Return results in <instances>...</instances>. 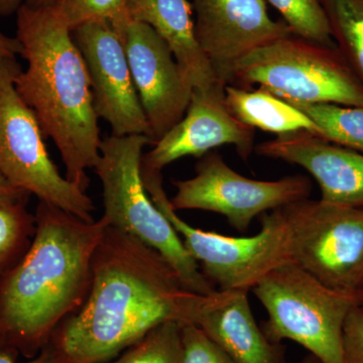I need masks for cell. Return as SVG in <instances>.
Here are the masks:
<instances>
[{
	"label": "cell",
	"mask_w": 363,
	"mask_h": 363,
	"mask_svg": "<svg viewBox=\"0 0 363 363\" xmlns=\"http://www.w3.org/2000/svg\"><path fill=\"white\" fill-rule=\"evenodd\" d=\"M72 37L87 67L98 118L111 125L113 135H143L152 140L123 40L111 21H87L73 28Z\"/></svg>",
	"instance_id": "11"
},
{
	"label": "cell",
	"mask_w": 363,
	"mask_h": 363,
	"mask_svg": "<svg viewBox=\"0 0 363 363\" xmlns=\"http://www.w3.org/2000/svg\"><path fill=\"white\" fill-rule=\"evenodd\" d=\"M25 0H0V16H9L18 13Z\"/></svg>",
	"instance_id": "29"
},
{
	"label": "cell",
	"mask_w": 363,
	"mask_h": 363,
	"mask_svg": "<svg viewBox=\"0 0 363 363\" xmlns=\"http://www.w3.org/2000/svg\"><path fill=\"white\" fill-rule=\"evenodd\" d=\"M226 84L193 89L183 118L152 143L142 157V168L162 172L184 157H201L222 145H233L243 161L252 156L255 128L241 123L225 104Z\"/></svg>",
	"instance_id": "14"
},
{
	"label": "cell",
	"mask_w": 363,
	"mask_h": 363,
	"mask_svg": "<svg viewBox=\"0 0 363 363\" xmlns=\"http://www.w3.org/2000/svg\"><path fill=\"white\" fill-rule=\"evenodd\" d=\"M257 152L306 169L317 182L322 201L363 208L362 152L306 130L259 143Z\"/></svg>",
	"instance_id": "15"
},
{
	"label": "cell",
	"mask_w": 363,
	"mask_h": 363,
	"mask_svg": "<svg viewBox=\"0 0 363 363\" xmlns=\"http://www.w3.org/2000/svg\"><path fill=\"white\" fill-rule=\"evenodd\" d=\"M16 39L28 63L16 76V89L45 138L58 147L66 178L87 191L86 171L97 164L102 140L89 74L71 28L58 6L23 4L16 13Z\"/></svg>",
	"instance_id": "3"
},
{
	"label": "cell",
	"mask_w": 363,
	"mask_h": 363,
	"mask_svg": "<svg viewBox=\"0 0 363 363\" xmlns=\"http://www.w3.org/2000/svg\"><path fill=\"white\" fill-rule=\"evenodd\" d=\"M16 59L0 62V174L14 188L86 221L94 204L85 190L60 173L50 157L37 116L16 87Z\"/></svg>",
	"instance_id": "8"
},
{
	"label": "cell",
	"mask_w": 363,
	"mask_h": 363,
	"mask_svg": "<svg viewBox=\"0 0 363 363\" xmlns=\"http://www.w3.org/2000/svg\"><path fill=\"white\" fill-rule=\"evenodd\" d=\"M181 338L182 363H233L197 325H182Z\"/></svg>",
	"instance_id": "25"
},
{
	"label": "cell",
	"mask_w": 363,
	"mask_h": 363,
	"mask_svg": "<svg viewBox=\"0 0 363 363\" xmlns=\"http://www.w3.org/2000/svg\"><path fill=\"white\" fill-rule=\"evenodd\" d=\"M191 4L200 47L227 85L236 62L293 33L284 21L272 20L266 0H191Z\"/></svg>",
	"instance_id": "13"
},
{
	"label": "cell",
	"mask_w": 363,
	"mask_h": 363,
	"mask_svg": "<svg viewBox=\"0 0 363 363\" xmlns=\"http://www.w3.org/2000/svg\"><path fill=\"white\" fill-rule=\"evenodd\" d=\"M248 292L233 289L205 295L195 325L233 363H286L281 343L269 340L255 321Z\"/></svg>",
	"instance_id": "16"
},
{
	"label": "cell",
	"mask_w": 363,
	"mask_h": 363,
	"mask_svg": "<svg viewBox=\"0 0 363 363\" xmlns=\"http://www.w3.org/2000/svg\"><path fill=\"white\" fill-rule=\"evenodd\" d=\"M149 136L111 135L102 140L94 172L101 182L105 225L114 227L154 248L169 262L187 290L210 295L217 290L160 211L142 180L143 149Z\"/></svg>",
	"instance_id": "4"
},
{
	"label": "cell",
	"mask_w": 363,
	"mask_h": 363,
	"mask_svg": "<svg viewBox=\"0 0 363 363\" xmlns=\"http://www.w3.org/2000/svg\"><path fill=\"white\" fill-rule=\"evenodd\" d=\"M204 296L187 290L154 248L106 226L84 304L49 344L61 363L109 362L166 322L196 324Z\"/></svg>",
	"instance_id": "1"
},
{
	"label": "cell",
	"mask_w": 363,
	"mask_h": 363,
	"mask_svg": "<svg viewBox=\"0 0 363 363\" xmlns=\"http://www.w3.org/2000/svg\"><path fill=\"white\" fill-rule=\"evenodd\" d=\"M302 363H322V362H320V360H318L316 357H313V355H311V354H309V355H307V357H306L304 358V360H303Z\"/></svg>",
	"instance_id": "32"
},
{
	"label": "cell",
	"mask_w": 363,
	"mask_h": 363,
	"mask_svg": "<svg viewBox=\"0 0 363 363\" xmlns=\"http://www.w3.org/2000/svg\"><path fill=\"white\" fill-rule=\"evenodd\" d=\"M28 194L0 198V274L25 255L35 231V218L26 210Z\"/></svg>",
	"instance_id": "21"
},
{
	"label": "cell",
	"mask_w": 363,
	"mask_h": 363,
	"mask_svg": "<svg viewBox=\"0 0 363 363\" xmlns=\"http://www.w3.org/2000/svg\"><path fill=\"white\" fill-rule=\"evenodd\" d=\"M332 40L363 86V0H322Z\"/></svg>",
	"instance_id": "19"
},
{
	"label": "cell",
	"mask_w": 363,
	"mask_h": 363,
	"mask_svg": "<svg viewBox=\"0 0 363 363\" xmlns=\"http://www.w3.org/2000/svg\"><path fill=\"white\" fill-rule=\"evenodd\" d=\"M171 199L176 210H203L226 217L229 224L245 233L257 217L292 203L308 199L311 181L305 176L276 181L253 180L238 174L217 152H208L197 162L195 176L175 181Z\"/></svg>",
	"instance_id": "10"
},
{
	"label": "cell",
	"mask_w": 363,
	"mask_h": 363,
	"mask_svg": "<svg viewBox=\"0 0 363 363\" xmlns=\"http://www.w3.org/2000/svg\"><path fill=\"white\" fill-rule=\"evenodd\" d=\"M358 306L363 309V286L357 295Z\"/></svg>",
	"instance_id": "33"
},
{
	"label": "cell",
	"mask_w": 363,
	"mask_h": 363,
	"mask_svg": "<svg viewBox=\"0 0 363 363\" xmlns=\"http://www.w3.org/2000/svg\"><path fill=\"white\" fill-rule=\"evenodd\" d=\"M294 35L318 44L335 47L322 0H267Z\"/></svg>",
	"instance_id": "23"
},
{
	"label": "cell",
	"mask_w": 363,
	"mask_h": 363,
	"mask_svg": "<svg viewBox=\"0 0 363 363\" xmlns=\"http://www.w3.org/2000/svg\"><path fill=\"white\" fill-rule=\"evenodd\" d=\"M61 0H25L26 6L32 7H45L57 6Z\"/></svg>",
	"instance_id": "31"
},
{
	"label": "cell",
	"mask_w": 363,
	"mask_h": 363,
	"mask_svg": "<svg viewBox=\"0 0 363 363\" xmlns=\"http://www.w3.org/2000/svg\"><path fill=\"white\" fill-rule=\"evenodd\" d=\"M32 243L0 274V324L4 345L30 359L60 324L84 304L92 259L106 225L39 201Z\"/></svg>",
	"instance_id": "2"
},
{
	"label": "cell",
	"mask_w": 363,
	"mask_h": 363,
	"mask_svg": "<svg viewBox=\"0 0 363 363\" xmlns=\"http://www.w3.org/2000/svg\"><path fill=\"white\" fill-rule=\"evenodd\" d=\"M130 0H61L57 6L71 30L91 21H108L118 26L128 20Z\"/></svg>",
	"instance_id": "24"
},
{
	"label": "cell",
	"mask_w": 363,
	"mask_h": 363,
	"mask_svg": "<svg viewBox=\"0 0 363 363\" xmlns=\"http://www.w3.org/2000/svg\"><path fill=\"white\" fill-rule=\"evenodd\" d=\"M266 88L283 99L363 106V86L336 47L286 35L236 62L229 84Z\"/></svg>",
	"instance_id": "7"
},
{
	"label": "cell",
	"mask_w": 363,
	"mask_h": 363,
	"mask_svg": "<svg viewBox=\"0 0 363 363\" xmlns=\"http://www.w3.org/2000/svg\"><path fill=\"white\" fill-rule=\"evenodd\" d=\"M150 199L171 222L200 269L218 290L253 286L279 264L289 262L290 215L288 205L262 215V230L234 238L190 225L177 214L164 186L162 172L140 169Z\"/></svg>",
	"instance_id": "6"
},
{
	"label": "cell",
	"mask_w": 363,
	"mask_h": 363,
	"mask_svg": "<svg viewBox=\"0 0 363 363\" xmlns=\"http://www.w3.org/2000/svg\"><path fill=\"white\" fill-rule=\"evenodd\" d=\"M114 28L123 40L152 142H157L185 116L192 85L154 28L131 18Z\"/></svg>",
	"instance_id": "12"
},
{
	"label": "cell",
	"mask_w": 363,
	"mask_h": 363,
	"mask_svg": "<svg viewBox=\"0 0 363 363\" xmlns=\"http://www.w3.org/2000/svg\"><path fill=\"white\" fill-rule=\"evenodd\" d=\"M21 45L16 38L9 37L0 32V62L9 59H16L21 56Z\"/></svg>",
	"instance_id": "28"
},
{
	"label": "cell",
	"mask_w": 363,
	"mask_h": 363,
	"mask_svg": "<svg viewBox=\"0 0 363 363\" xmlns=\"http://www.w3.org/2000/svg\"><path fill=\"white\" fill-rule=\"evenodd\" d=\"M0 347H6L4 345V334H2L1 324H0Z\"/></svg>",
	"instance_id": "34"
},
{
	"label": "cell",
	"mask_w": 363,
	"mask_h": 363,
	"mask_svg": "<svg viewBox=\"0 0 363 363\" xmlns=\"http://www.w3.org/2000/svg\"><path fill=\"white\" fill-rule=\"evenodd\" d=\"M128 13L133 20L154 28L164 40L193 89L221 82L196 37L190 0H130Z\"/></svg>",
	"instance_id": "17"
},
{
	"label": "cell",
	"mask_w": 363,
	"mask_h": 363,
	"mask_svg": "<svg viewBox=\"0 0 363 363\" xmlns=\"http://www.w3.org/2000/svg\"><path fill=\"white\" fill-rule=\"evenodd\" d=\"M224 96L229 111L255 130L278 135L306 130L319 135V128L309 116L266 88L250 90L228 84Z\"/></svg>",
	"instance_id": "18"
},
{
	"label": "cell",
	"mask_w": 363,
	"mask_h": 363,
	"mask_svg": "<svg viewBox=\"0 0 363 363\" xmlns=\"http://www.w3.org/2000/svg\"><path fill=\"white\" fill-rule=\"evenodd\" d=\"M18 353L11 348L0 347V363H61L56 351L49 343L40 350L37 357L30 358L28 362H18Z\"/></svg>",
	"instance_id": "27"
},
{
	"label": "cell",
	"mask_w": 363,
	"mask_h": 363,
	"mask_svg": "<svg viewBox=\"0 0 363 363\" xmlns=\"http://www.w3.org/2000/svg\"><path fill=\"white\" fill-rule=\"evenodd\" d=\"M288 210L289 262L333 290L357 296L363 286V208L304 199Z\"/></svg>",
	"instance_id": "9"
},
{
	"label": "cell",
	"mask_w": 363,
	"mask_h": 363,
	"mask_svg": "<svg viewBox=\"0 0 363 363\" xmlns=\"http://www.w3.org/2000/svg\"><path fill=\"white\" fill-rule=\"evenodd\" d=\"M341 363H363V309L358 304L344 324Z\"/></svg>",
	"instance_id": "26"
},
{
	"label": "cell",
	"mask_w": 363,
	"mask_h": 363,
	"mask_svg": "<svg viewBox=\"0 0 363 363\" xmlns=\"http://www.w3.org/2000/svg\"><path fill=\"white\" fill-rule=\"evenodd\" d=\"M286 100L314 121L320 138L363 154V106Z\"/></svg>",
	"instance_id": "20"
},
{
	"label": "cell",
	"mask_w": 363,
	"mask_h": 363,
	"mask_svg": "<svg viewBox=\"0 0 363 363\" xmlns=\"http://www.w3.org/2000/svg\"><path fill=\"white\" fill-rule=\"evenodd\" d=\"M23 191L14 188L9 181L0 174V198L9 197V196H16L23 194Z\"/></svg>",
	"instance_id": "30"
},
{
	"label": "cell",
	"mask_w": 363,
	"mask_h": 363,
	"mask_svg": "<svg viewBox=\"0 0 363 363\" xmlns=\"http://www.w3.org/2000/svg\"><path fill=\"white\" fill-rule=\"evenodd\" d=\"M252 290L269 314L262 329L269 340H292L322 363H341L343 327L357 296L325 286L293 262L279 264Z\"/></svg>",
	"instance_id": "5"
},
{
	"label": "cell",
	"mask_w": 363,
	"mask_h": 363,
	"mask_svg": "<svg viewBox=\"0 0 363 363\" xmlns=\"http://www.w3.org/2000/svg\"><path fill=\"white\" fill-rule=\"evenodd\" d=\"M182 324L169 321L104 363H182Z\"/></svg>",
	"instance_id": "22"
}]
</instances>
